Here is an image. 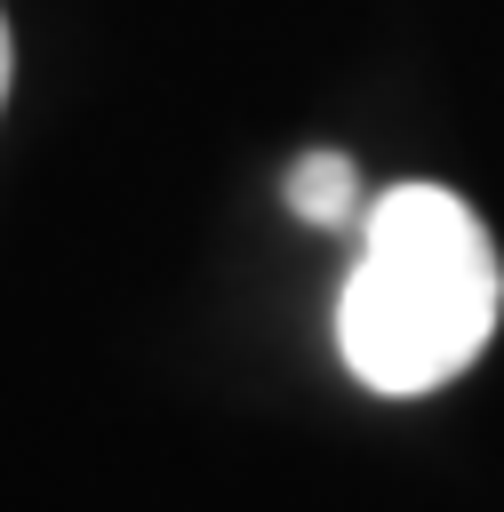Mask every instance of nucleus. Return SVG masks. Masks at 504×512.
<instances>
[{
  "label": "nucleus",
  "instance_id": "nucleus-1",
  "mask_svg": "<svg viewBox=\"0 0 504 512\" xmlns=\"http://www.w3.org/2000/svg\"><path fill=\"white\" fill-rule=\"evenodd\" d=\"M504 312L488 224L448 184H392L368 208L360 264L336 296V352L368 392H432L480 360Z\"/></svg>",
  "mask_w": 504,
  "mask_h": 512
},
{
  "label": "nucleus",
  "instance_id": "nucleus-2",
  "mask_svg": "<svg viewBox=\"0 0 504 512\" xmlns=\"http://www.w3.org/2000/svg\"><path fill=\"white\" fill-rule=\"evenodd\" d=\"M288 208H296L304 224H344V216L360 208L352 160H344V152H304V160L288 168Z\"/></svg>",
  "mask_w": 504,
  "mask_h": 512
},
{
  "label": "nucleus",
  "instance_id": "nucleus-3",
  "mask_svg": "<svg viewBox=\"0 0 504 512\" xmlns=\"http://www.w3.org/2000/svg\"><path fill=\"white\" fill-rule=\"evenodd\" d=\"M8 72H16V40H8V16H0V104H8Z\"/></svg>",
  "mask_w": 504,
  "mask_h": 512
}]
</instances>
